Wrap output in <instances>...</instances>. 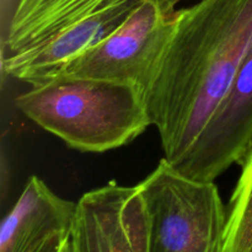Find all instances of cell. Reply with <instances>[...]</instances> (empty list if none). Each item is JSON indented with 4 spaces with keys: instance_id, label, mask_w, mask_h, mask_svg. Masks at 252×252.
I'll return each mask as SVG.
<instances>
[{
    "instance_id": "1",
    "label": "cell",
    "mask_w": 252,
    "mask_h": 252,
    "mask_svg": "<svg viewBox=\"0 0 252 252\" xmlns=\"http://www.w3.org/2000/svg\"><path fill=\"white\" fill-rule=\"evenodd\" d=\"M252 42V0H199L175 25L145 91L164 159L177 165L229 93Z\"/></svg>"
},
{
    "instance_id": "2",
    "label": "cell",
    "mask_w": 252,
    "mask_h": 252,
    "mask_svg": "<svg viewBox=\"0 0 252 252\" xmlns=\"http://www.w3.org/2000/svg\"><path fill=\"white\" fill-rule=\"evenodd\" d=\"M143 0H12L1 33L2 74L30 86L58 75L117 30Z\"/></svg>"
},
{
    "instance_id": "3",
    "label": "cell",
    "mask_w": 252,
    "mask_h": 252,
    "mask_svg": "<svg viewBox=\"0 0 252 252\" xmlns=\"http://www.w3.org/2000/svg\"><path fill=\"white\" fill-rule=\"evenodd\" d=\"M15 105L81 153L125 147L152 126L144 93L123 81L61 73L17 95Z\"/></svg>"
},
{
    "instance_id": "4",
    "label": "cell",
    "mask_w": 252,
    "mask_h": 252,
    "mask_svg": "<svg viewBox=\"0 0 252 252\" xmlns=\"http://www.w3.org/2000/svg\"><path fill=\"white\" fill-rule=\"evenodd\" d=\"M138 186L148 252H221L228 209L214 181L186 176L162 158Z\"/></svg>"
},
{
    "instance_id": "5",
    "label": "cell",
    "mask_w": 252,
    "mask_h": 252,
    "mask_svg": "<svg viewBox=\"0 0 252 252\" xmlns=\"http://www.w3.org/2000/svg\"><path fill=\"white\" fill-rule=\"evenodd\" d=\"M174 25L175 14H167L159 0H143L117 30L75 57L61 73L130 83L145 94L159 68Z\"/></svg>"
},
{
    "instance_id": "6",
    "label": "cell",
    "mask_w": 252,
    "mask_h": 252,
    "mask_svg": "<svg viewBox=\"0 0 252 252\" xmlns=\"http://www.w3.org/2000/svg\"><path fill=\"white\" fill-rule=\"evenodd\" d=\"M70 252H148V218L138 185L108 182L76 202Z\"/></svg>"
},
{
    "instance_id": "7",
    "label": "cell",
    "mask_w": 252,
    "mask_h": 252,
    "mask_svg": "<svg viewBox=\"0 0 252 252\" xmlns=\"http://www.w3.org/2000/svg\"><path fill=\"white\" fill-rule=\"evenodd\" d=\"M252 145V42L229 93L177 170L201 181H216L243 162Z\"/></svg>"
},
{
    "instance_id": "8",
    "label": "cell",
    "mask_w": 252,
    "mask_h": 252,
    "mask_svg": "<svg viewBox=\"0 0 252 252\" xmlns=\"http://www.w3.org/2000/svg\"><path fill=\"white\" fill-rule=\"evenodd\" d=\"M76 202L54 193L39 177L27 180L0 230V252H38L69 239Z\"/></svg>"
},
{
    "instance_id": "9",
    "label": "cell",
    "mask_w": 252,
    "mask_h": 252,
    "mask_svg": "<svg viewBox=\"0 0 252 252\" xmlns=\"http://www.w3.org/2000/svg\"><path fill=\"white\" fill-rule=\"evenodd\" d=\"M241 172L228 209L221 252H252V145L240 164Z\"/></svg>"
},
{
    "instance_id": "10",
    "label": "cell",
    "mask_w": 252,
    "mask_h": 252,
    "mask_svg": "<svg viewBox=\"0 0 252 252\" xmlns=\"http://www.w3.org/2000/svg\"><path fill=\"white\" fill-rule=\"evenodd\" d=\"M187 1V0H159L160 5L167 14H175L176 12V6L181 2Z\"/></svg>"
},
{
    "instance_id": "11",
    "label": "cell",
    "mask_w": 252,
    "mask_h": 252,
    "mask_svg": "<svg viewBox=\"0 0 252 252\" xmlns=\"http://www.w3.org/2000/svg\"><path fill=\"white\" fill-rule=\"evenodd\" d=\"M69 239H66V240H59V241H54V243L49 244V245H47L46 248L42 249V250H39L38 252H61L62 248H63L64 244L68 241Z\"/></svg>"
},
{
    "instance_id": "12",
    "label": "cell",
    "mask_w": 252,
    "mask_h": 252,
    "mask_svg": "<svg viewBox=\"0 0 252 252\" xmlns=\"http://www.w3.org/2000/svg\"><path fill=\"white\" fill-rule=\"evenodd\" d=\"M61 252H70V244H69V240L66 241L65 244H64L63 248H62Z\"/></svg>"
}]
</instances>
